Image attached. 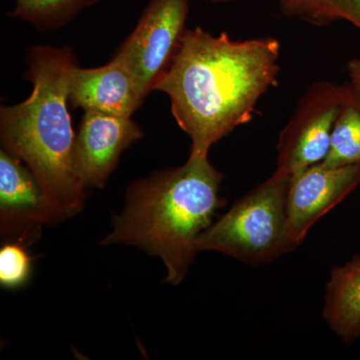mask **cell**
<instances>
[{
    "mask_svg": "<svg viewBox=\"0 0 360 360\" xmlns=\"http://www.w3.org/2000/svg\"><path fill=\"white\" fill-rule=\"evenodd\" d=\"M279 58L274 37L233 40L186 30L155 90L169 97L175 122L191 137L189 155L208 156L213 144L252 120L258 101L278 82Z\"/></svg>",
    "mask_w": 360,
    "mask_h": 360,
    "instance_id": "6da1fadb",
    "label": "cell"
},
{
    "mask_svg": "<svg viewBox=\"0 0 360 360\" xmlns=\"http://www.w3.org/2000/svg\"><path fill=\"white\" fill-rule=\"evenodd\" d=\"M27 65L32 94L1 106L0 141L39 180L56 224L82 212L86 198L73 161L75 134L68 111V79L77 61L68 47L37 45L28 51Z\"/></svg>",
    "mask_w": 360,
    "mask_h": 360,
    "instance_id": "7a4b0ae2",
    "label": "cell"
},
{
    "mask_svg": "<svg viewBox=\"0 0 360 360\" xmlns=\"http://www.w3.org/2000/svg\"><path fill=\"white\" fill-rule=\"evenodd\" d=\"M224 179L208 156L189 155L180 167L136 180L101 245L136 246L160 257L167 270L165 281L177 285L198 253V238L224 206L219 194Z\"/></svg>",
    "mask_w": 360,
    "mask_h": 360,
    "instance_id": "3957f363",
    "label": "cell"
},
{
    "mask_svg": "<svg viewBox=\"0 0 360 360\" xmlns=\"http://www.w3.org/2000/svg\"><path fill=\"white\" fill-rule=\"evenodd\" d=\"M290 180V175L274 170L200 234L198 252L217 251L251 265L266 264L288 253Z\"/></svg>",
    "mask_w": 360,
    "mask_h": 360,
    "instance_id": "277c9868",
    "label": "cell"
},
{
    "mask_svg": "<svg viewBox=\"0 0 360 360\" xmlns=\"http://www.w3.org/2000/svg\"><path fill=\"white\" fill-rule=\"evenodd\" d=\"M343 84L321 80L298 101L276 144V170L291 179L328 155Z\"/></svg>",
    "mask_w": 360,
    "mask_h": 360,
    "instance_id": "5b68a950",
    "label": "cell"
},
{
    "mask_svg": "<svg viewBox=\"0 0 360 360\" xmlns=\"http://www.w3.org/2000/svg\"><path fill=\"white\" fill-rule=\"evenodd\" d=\"M191 0H150L115 56L148 96L167 73L187 28Z\"/></svg>",
    "mask_w": 360,
    "mask_h": 360,
    "instance_id": "8992f818",
    "label": "cell"
},
{
    "mask_svg": "<svg viewBox=\"0 0 360 360\" xmlns=\"http://www.w3.org/2000/svg\"><path fill=\"white\" fill-rule=\"evenodd\" d=\"M359 184L360 165L329 167L319 162L293 176L288 194V252L302 245L309 229Z\"/></svg>",
    "mask_w": 360,
    "mask_h": 360,
    "instance_id": "52a82bcc",
    "label": "cell"
},
{
    "mask_svg": "<svg viewBox=\"0 0 360 360\" xmlns=\"http://www.w3.org/2000/svg\"><path fill=\"white\" fill-rule=\"evenodd\" d=\"M53 224L51 205L39 180L22 160L0 150V236L2 243L26 248L41 236L44 225Z\"/></svg>",
    "mask_w": 360,
    "mask_h": 360,
    "instance_id": "ba28073f",
    "label": "cell"
},
{
    "mask_svg": "<svg viewBox=\"0 0 360 360\" xmlns=\"http://www.w3.org/2000/svg\"><path fill=\"white\" fill-rule=\"evenodd\" d=\"M142 136L131 117L84 112L73 149L75 170L84 186L103 188L123 151Z\"/></svg>",
    "mask_w": 360,
    "mask_h": 360,
    "instance_id": "9c48e42d",
    "label": "cell"
},
{
    "mask_svg": "<svg viewBox=\"0 0 360 360\" xmlns=\"http://www.w3.org/2000/svg\"><path fill=\"white\" fill-rule=\"evenodd\" d=\"M68 103L84 112L132 117L148 97L129 66L115 56L108 65L71 68Z\"/></svg>",
    "mask_w": 360,
    "mask_h": 360,
    "instance_id": "30bf717a",
    "label": "cell"
},
{
    "mask_svg": "<svg viewBox=\"0 0 360 360\" xmlns=\"http://www.w3.org/2000/svg\"><path fill=\"white\" fill-rule=\"evenodd\" d=\"M322 315L343 342L360 338V255L331 269Z\"/></svg>",
    "mask_w": 360,
    "mask_h": 360,
    "instance_id": "8fae6325",
    "label": "cell"
},
{
    "mask_svg": "<svg viewBox=\"0 0 360 360\" xmlns=\"http://www.w3.org/2000/svg\"><path fill=\"white\" fill-rule=\"evenodd\" d=\"M321 162L329 167L360 165V89L349 82L343 84L330 146Z\"/></svg>",
    "mask_w": 360,
    "mask_h": 360,
    "instance_id": "7c38bea8",
    "label": "cell"
},
{
    "mask_svg": "<svg viewBox=\"0 0 360 360\" xmlns=\"http://www.w3.org/2000/svg\"><path fill=\"white\" fill-rule=\"evenodd\" d=\"M101 0H15L9 16L32 23L37 30L63 27L87 7Z\"/></svg>",
    "mask_w": 360,
    "mask_h": 360,
    "instance_id": "4fadbf2b",
    "label": "cell"
},
{
    "mask_svg": "<svg viewBox=\"0 0 360 360\" xmlns=\"http://www.w3.org/2000/svg\"><path fill=\"white\" fill-rule=\"evenodd\" d=\"M26 246L15 243H2L0 250V285L6 290H18L32 277L33 258Z\"/></svg>",
    "mask_w": 360,
    "mask_h": 360,
    "instance_id": "5bb4252c",
    "label": "cell"
},
{
    "mask_svg": "<svg viewBox=\"0 0 360 360\" xmlns=\"http://www.w3.org/2000/svg\"><path fill=\"white\" fill-rule=\"evenodd\" d=\"M279 8L286 18H300L315 26H328L326 0H279Z\"/></svg>",
    "mask_w": 360,
    "mask_h": 360,
    "instance_id": "9a60e30c",
    "label": "cell"
},
{
    "mask_svg": "<svg viewBox=\"0 0 360 360\" xmlns=\"http://www.w3.org/2000/svg\"><path fill=\"white\" fill-rule=\"evenodd\" d=\"M329 22L347 20L360 30V0H326Z\"/></svg>",
    "mask_w": 360,
    "mask_h": 360,
    "instance_id": "2e32d148",
    "label": "cell"
},
{
    "mask_svg": "<svg viewBox=\"0 0 360 360\" xmlns=\"http://www.w3.org/2000/svg\"><path fill=\"white\" fill-rule=\"evenodd\" d=\"M347 70L350 84L360 89V58L350 59Z\"/></svg>",
    "mask_w": 360,
    "mask_h": 360,
    "instance_id": "e0dca14e",
    "label": "cell"
},
{
    "mask_svg": "<svg viewBox=\"0 0 360 360\" xmlns=\"http://www.w3.org/2000/svg\"><path fill=\"white\" fill-rule=\"evenodd\" d=\"M208 2L212 4H225V2L231 1V0H207Z\"/></svg>",
    "mask_w": 360,
    "mask_h": 360,
    "instance_id": "ac0fdd59",
    "label": "cell"
}]
</instances>
